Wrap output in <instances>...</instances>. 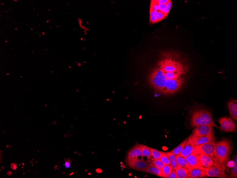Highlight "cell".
Listing matches in <instances>:
<instances>
[{"label": "cell", "instance_id": "obj_1", "mask_svg": "<svg viewBox=\"0 0 237 178\" xmlns=\"http://www.w3.org/2000/svg\"><path fill=\"white\" fill-rule=\"evenodd\" d=\"M159 67L164 72L178 73L181 75L184 74L187 69L186 64L181 61L180 59L173 55H166L159 63Z\"/></svg>", "mask_w": 237, "mask_h": 178}, {"label": "cell", "instance_id": "obj_2", "mask_svg": "<svg viewBox=\"0 0 237 178\" xmlns=\"http://www.w3.org/2000/svg\"><path fill=\"white\" fill-rule=\"evenodd\" d=\"M191 124L193 127L204 125H209L213 127H219L213 121L211 113L205 109H199L192 112Z\"/></svg>", "mask_w": 237, "mask_h": 178}, {"label": "cell", "instance_id": "obj_3", "mask_svg": "<svg viewBox=\"0 0 237 178\" xmlns=\"http://www.w3.org/2000/svg\"><path fill=\"white\" fill-rule=\"evenodd\" d=\"M232 149V144L229 139H223L216 142L215 151L219 163L227 165Z\"/></svg>", "mask_w": 237, "mask_h": 178}, {"label": "cell", "instance_id": "obj_4", "mask_svg": "<svg viewBox=\"0 0 237 178\" xmlns=\"http://www.w3.org/2000/svg\"><path fill=\"white\" fill-rule=\"evenodd\" d=\"M166 78L163 70L157 67L150 74V83L152 86L158 91L164 94Z\"/></svg>", "mask_w": 237, "mask_h": 178}, {"label": "cell", "instance_id": "obj_5", "mask_svg": "<svg viewBox=\"0 0 237 178\" xmlns=\"http://www.w3.org/2000/svg\"><path fill=\"white\" fill-rule=\"evenodd\" d=\"M216 141L215 140L204 144L197 146L195 147V150L192 154H203L207 155L217 164L219 163L216 153Z\"/></svg>", "mask_w": 237, "mask_h": 178}, {"label": "cell", "instance_id": "obj_6", "mask_svg": "<svg viewBox=\"0 0 237 178\" xmlns=\"http://www.w3.org/2000/svg\"><path fill=\"white\" fill-rule=\"evenodd\" d=\"M225 165L218 163L215 166L205 169L207 177L227 178L229 177L225 173Z\"/></svg>", "mask_w": 237, "mask_h": 178}, {"label": "cell", "instance_id": "obj_7", "mask_svg": "<svg viewBox=\"0 0 237 178\" xmlns=\"http://www.w3.org/2000/svg\"><path fill=\"white\" fill-rule=\"evenodd\" d=\"M221 126L219 129L224 132H233L236 131V125L235 122L230 118L223 117L218 121Z\"/></svg>", "mask_w": 237, "mask_h": 178}, {"label": "cell", "instance_id": "obj_8", "mask_svg": "<svg viewBox=\"0 0 237 178\" xmlns=\"http://www.w3.org/2000/svg\"><path fill=\"white\" fill-rule=\"evenodd\" d=\"M127 163L128 166L130 168L144 172L150 166V163L148 161H144L143 160L138 159V158H134L127 162Z\"/></svg>", "mask_w": 237, "mask_h": 178}, {"label": "cell", "instance_id": "obj_9", "mask_svg": "<svg viewBox=\"0 0 237 178\" xmlns=\"http://www.w3.org/2000/svg\"><path fill=\"white\" fill-rule=\"evenodd\" d=\"M213 127V126L209 125L198 126L193 130L192 135L196 137H203L214 135Z\"/></svg>", "mask_w": 237, "mask_h": 178}, {"label": "cell", "instance_id": "obj_10", "mask_svg": "<svg viewBox=\"0 0 237 178\" xmlns=\"http://www.w3.org/2000/svg\"><path fill=\"white\" fill-rule=\"evenodd\" d=\"M195 147L192 138V135H191L188 138L187 143L186 144L182 151L179 155L183 158L186 157V156L190 155L193 153L195 150Z\"/></svg>", "mask_w": 237, "mask_h": 178}, {"label": "cell", "instance_id": "obj_11", "mask_svg": "<svg viewBox=\"0 0 237 178\" xmlns=\"http://www.w3.org/2000/svg\"><path fill=\"white\" fill-rule=\"evenodd\" d=\"M143 145L139 144H137L130 150L127 154V159H126L127 162H129L130 161L134 158H138L139 156L142 157L141 148Z\"/></svg>", "mask_w": 237, "mask_h": 178}, {"label": "cell", "instance_id": "obj_12", "mask_svg": "<svg viewBox=\"0 0 237 178\" xmlns=\"http://www.w3.org/2000/svg\"><path fill=\"white\" fill-rule=\"evenodd\" d=\"M192 138L195 147L215 140L214 135L213 134L203 137H196L192 135Z\"/></svg>", "mask_w": 237, "mask_h": 178}, {"label": "cell", "instance_id": "obj_13", "mask_svg": "<svg viewBox=\"0 0 237 178\" xmlns=\"http://www.w3.org/2000/svg\"><path fill=\"white\" fill-rule=\"evenodd\" d=\"M198 158L202 166L200 168H202L204 170L217 164L212 158L204 154H199L198 155Z\"/></svg>", "mask_w": 237, "mask_h": 178}, {"label": "cell", "instance_id": "obj_14", "mask_svg": "<svg viewBox=\"0 0 237 178\" xmlns=\"http://www.w3.org/2000/svg\"><path fill=\"white\" fill-rule=\"evenodd\" d=\"M185 158L188 163L190 169L199 168L202 167L198 158V155L191 154Z\"/></svg>", "mask_w": 237, "mask_h": 178}, {"label": "cell", "instance_id": "obj_15", "mask_svg": "<svg viewBox=\"0 0 237 178\" xmlns=\"http://www.w3.org/2000/svg\"><path fill=\"white\" fill-rule=\"evenodd\" d=\"M207 177L205 170L202 168L190 169L187 178H202Z\"/></svg>", "mask_w": 237, "mask_h": 178}, {"label": "cell", "instance_id": "obj_16", "mask_svg": "<svg viewBox=\"0 0 237 178\" xmlns=\"http://www.w3.org/2000/svg\"><path fill=\"white\" fill-rule=\"evenodd\" d=\"M228 106L229 109L230 116L237 122V101L236 100H232L228 102Z\"/></svg>", "mask_w": 237, "mask_h": 178}, {"label": "cell", "instance_id": "obj_17", "mask_svg": "<svg viewBox=\"0 0 237 178\" xmlns=\"http://www.w3.org/2000/svg\"><path fill=\"white\" fill-rule=\"evenodd\" d=\"M176 156L178 167L186 169L189 170H190L188 163L186 160L185 158L182 157L179 155H176Z\"/></svg>", "mask_w": 237, "mask_h": 178}, {"label": "cell", "instance_id": "obj_18", "mask_svg": "<svg viewBox=\"0 0 237 178\" xmlns=\"http://www.w3.org/2000/svg\"><path fill=\"white\" fill-rule=\"evenodd\" d=\"M176 172L178 178H187L189 170L186 169L178 166Z\"/></svg>", "mask_w": 237, "mask_h": 178}, {"label": "cell", "instance_id": "obj_19", "mask_svg": "<svg viewBox=\"0 0 237 178\" xmlns=\"http://www.w3.org/2000/svg\"><path fill=\"white\" fill-rule=\"evenodd\" d=\"M166 154L169 158L171 166L172 167L173 169L176 171L178 167L176 155L171 151L167 152Z\"/></svg>", "mask_w": 237, "mask_h": 178}, {"label": "cell", "instance_id": "obj_20", "mask_svg": "<svg viewBox=\"0 0 237 178\" xmlns=\"http://www.w3.org/2000/svg\"><path fill=\"white\" fill-rule=\"evenodd\" d=\"M187 140L188 138H186L180 144L170 151L172 152L175 155H179V154H180L181 151H182L183 148H184Z\"/></svg>", "mask_w": 237, "mask_h": 178}, {"label": "cell", "instance_id": "obj_21", "mask_svg": "<svg viewBox=\"0 0 237 178\" xmlns=\"http://www.w3.org/2000/svg\"><path fill=\"white\" fill-rule=\"evenodd\" d=\"M144 172H146L151 174L157 176L162 177L161 170L156 167L149 166Z\"/></svg>", "mask_w": 237, "mask_h": 178}, {"label": "cell", "instance_id": "obj_22", "mask_svg": "<svg viewBox=\"0 0 237 178\" xmlns=\"http://www.w3.org/2000/svg\"><path fill=\"white\" fill-rule=\"evenodd\" d=\"M172 170L173 168L170 165H165L161 169L162 178H167Z\"/></svg>", "mask_w": 237, "mask_h": 178}, {"label": "cell", "instance_id": "obj_23", "mask_svg": "<svg viewBox=\"0 0 237 178\" xmlns=\"http://www.w3.org/2000/svg\"><path fill=\"white\" fill-rule=\"evenodd\" d=\"M141 151L142 153V158L144 157H146L147 158V160H149L151 158V153L150 148L147 146L145 145H143L141 148Z\"/></svg>", "mask_w": 237, "mask_h": 178}, {"label": "cell", "instance_id": "obj_24", "mask_svg": "<svg viewBox=\"0 0 237 178\" xmlns=\"http://www.w3.org/2000/svg\"><path fill=\"white\" fill-rule=\"evenodd\" d=\"M150 149L151 153V156L153 157L152 159L153 160L159 159L164 152L158 151L152 148H150Z\"/></svg>", "mask_w": 237, "mask_h": 178}, {"label": "cell", "instance_id": "obj_25", "mask_svg": "<svg viewBox=\"0 0 237 178\" xmlns=\"http://www.w3.org/2000/svg\"><path fill=\"white\" fill-rule=\"evenodd\" d=\"M166 79H176L181 78V75L178 73L172 72H164Z\"/></svg>", "mask_w": 237, "mask_h": 178}, {"label": "cell", "instance_id": "obj_26", "mask_svg": "<svg viewBox=\"0 0 237 178\" xmlns=\"http://www.w3.org/2000/svg\"><path fill=\"white\" fill-rule=\"evenodd\" d=\"M234 162V166L231 169L229 178H237V156L235 157L233 160Z\"/></svg>", "mask_w": 237, "mask_h": 178}, {"label": "cell", "instance_id": "obj_27", "mask_svg": "<svg viewBox=\"0 0 237 178\" xmlns=\"http://www.w3.org/2000/svg\"><path fill=\"white\" fill-rule=\"evenodd\" d=\"M150 166L156 167V168L161 170L164 166H165V165L163 163L161 160H160L159 159H158L153 160V161L150 163Z\"/></svg>", "mask_w": 237, "mask_h": 178}, {"label": "cell", "instance_id": "obj_28", "mask_svg": "<svg viewBox=\"0 0 237 178\" xmlns=\"http://www.w3.org/2000/svg\"><path fill=\"white\" fill-rule=\"evenodd\" d=\"M159 160L163 162L165 165H170L169 158L166 154V152H164V153L159 158Z\"/></svg>", "mask_w": 237, "mask_h": 178}, {"label": "cell", "instance_id": "obj_29", "mask_svg": "<svg viewBox=\"0 0 237 178\" xmlns=\"http://www.w3.org/2000/svg\"><path fill=\"white\" fill-rule=\"evenodd\" d=\"M150 10L159 12V6L156 1H152L151 2Z\"/></svg>", "mask_w": 237, "mask_h": 178}, {"label": "cell", "instance_id": "obj_30", "mask_svg": "<svg viewBox=\"0 0 237 178\" xmlns=\"http://www.w3.org/2000/svg\"><path fill=\"white\" fill-rule=\"evenodd\" d=\"M172 6V2L171 1H169L168 3L166 4V6L165 8V10H164L163 13L164 16L166 17L168 15L169 12Z\"/></svg>", "mask_w": 237, "mask_h": 178}, {"label": "cell", "instance_id": "obj_31", "mask_svg": "<svg viewBox=\"0 0 237 178\" xmlns=\"http://www.w3.org/2000/svg\"><path fill=\"white\" fill-rule=\"evenodd\" d=\"M155 16L156 17L158 22L163 20V19L166 18V16H164L163 13L160 11L158 12Z\"/></svg>", "mask_w": 237, "mask_h": 178}, {"label": "cell", "instance_id": "obj_32", "mask_svg": "<svg viewBox=\"0 0 237 178\" xmlns=\"http://www.w3.org/2000/svg\"><path fill=\"white\" fill-rule=\"evenodd\" d=\"M166 4H159V11L163 12L164 10L165 9Z\"/></svg>", "mask_w": 237, "mask_h": 178}, {"label": "cell", "instance_id": "obj_33", "mask_svg": "<svg viewBox=\"0 0 237 178\" xmlns=\"http://www.w3.org/2000/svg\"><path fill=\"white\" fill-rule=\"evenodd\" d=\"M64 166L66 168H70V165H71V160L69 158L65 159Z\"/></svg>", "mask_w": 237, "mask_h": 178}, {"label": "cell", "instance_id": "obj_34", "mask_svg": "<svg viewBox=\"0 0 237 178\" xmlns=\"http://www.w3.org/2000/svg\"><path fill=\"white\" fill-rule=\"evenodd\" d=\"M167 178H178L176 173V171L173 169L172 172L170 173Z\"/></svg>", "mask_w": 237, "mask_h": 178}, {"label": "cell", "instance_id": "obj_35", "mask_svg": "<svg viewBox=\"0 0 237 178\" xmlns=\"http://www.w3.org/2000/svg\"><path fill=\"white\" fill-rule=\"evenodd\" d=\"M150 23H157V20L155 16H150Z\"/></svg>", "mask_w": 237, "mask_h": 178}, {"label": "cell", "instance_id": "obj_36", "mask_svg": "<svg viewBox=\"0 0 237 178\" xmlns=\"http://www.w3.org/2000/svg\"><path fill=\"white\" fill-rule=\"evenodd\" d=\"M157 3L159 4H167L168 2L169 1V0H159V1H156Z\"/></svg>", "mask_w": 237, "mask_h": 178}, {"label": "cell", "instance_id": "obj_37", "mask_svg": "<svg viewBox=\"0 0 237 178\" xmlns=\"http://www.w3.org/2000/svg\"><path fill=\"white\" fill-rule=\"evenodd\" d=\"M158 12L155 11L150 10V16H155L157 14Z\"/></svg>", "mask_w": 237, "mask_h": 178}, {"label": "cell", "instance_id": "obj_38", "mask_svg": "<svg viewBox=\"0 0 237 178\" xmlns=\"http://www.w3.org/2000/svg\"><path fill=\"white\" fill-rule=\"evenodd\" d=\"M16 164H12L11 165V168L12 170H16Z\"/></svg>", "mask_w": 237, "mask_h": 178}]
</instances>
